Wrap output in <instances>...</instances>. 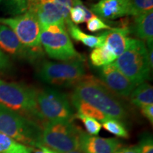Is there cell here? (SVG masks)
Wrapping results in <instances>:
<instances>
[{"mask_svg": "<svg viewBox=\"0 0 153 153\" xmlns=\"http://www.w3.org/2000/svg\"><path fill=\"white\" fill-rule=\"evenodd\" d=\"M71 96L90 104L108 118L122 120L127 118L128 115L125 105L93 76L86 75L78 82Z\"/></svg>", "mask_w": 153, "mask_h": 153, "instance_id": "obj_1", "label": "cell"}, {"mask_svg": "<svg viewBox=\"0 0 153 153\" xmlns=\"http://www.w3.org/2000/svg\"><path fill=\"white\" fill-rule=\"evenodd\" d=\"M0 132L26 146L42 145V126L35 120L0 104Z\"/></svg>", "mask_w": 153, "mask_h": 153, "instance_id": "obj_2", "label": "cell"}, {"mask_svg": "<svg viewBox=\"0 0 153 153\" xmlns=\"http://www.w3.org/2000/svg\"><path fill=\"white\" fill-rule=\"evenodd\" d=\"M37 90L22 84L0 79V104L43 124L45 120L38 111Z\"/></svg>", "mask_w": 153, "mask_h": 153, "instance_id": "obj_3", "label": "cell"}, {"mask_svg": "<svg viewBox=\"0 0 153 153\" xmlns=\"http://www.w3.org/2000/svg\"><path fill=\"white\" fill-rule=\"evenodd\" d=\"M113 63L135 86L150 79L152 69L143 41L130 38L127 48Z\"/></svg>", "mask_w": 153, "mask_h": 153, "instance_id": "obj_4", "label": "cell"}, {"mask_svg": "<svg viewBox=\"0 0 153 153\" xmlns=\"http://www.w3.org/2000/svg\"><path fill=\"white\" fill-rule=\"evenodd\" d=\"M38 79L57 87H74L86 76L84 59L63 62L42 61L38 68Z\"/></svg>", "mask_w": 153, "mask_h": 153, "instance_id": "obj_5", "label": "cell"}, {"mask_svg": "<svg viewBox=\"0 0 153 153\" xmlns=\"http://www.w3.org/2000/svg\"><path fill=\"white\" fill-rule=\"evenodd\" d=\"M82 131L72 120L46 121L42 126V145L59 153L79 150Z\"/></svg>", "mask_w": 153, "mask_h": 153, "instance_id": "obj_6", "label": "cell"}, {"mask_svg": "<svg viewBox=\"0 0 153 153\" xmlns=\"http://www.w3.org/2000/svg\"><path fill=\"white\" fill-rule=\"evenodd\" d=\"M65 26L53 24L41 30V44L47 55L52 59L70 61L83 58L74 48Z\"/></svg>", "mask_w": 153, "mask_h": 153, "instance_id": "obj_7", "label": "cell"}, {"mask_svg": "<svg viewBox=\"0 0 153 153\" xmlns=\"http://www.w3.org/2000/svg\"><path fill=\"white\" fill-rule=\"evenodd\" d=\"M0 24L10 28L25 47L43 57L40 39L42 29L34 13L26 11L14 17L0 18Z\"/></svg>", "mask_w": 153, "mask_h": 153, "instance_id": "obj_8", "label": "cell"}, {"mask_svg": "<svg viewBox=\"0 0 153 153\" xmlns=\"http://www.w3.org/2000/svg\"><path fill=\"white\" fill-rule=\"evenodd\" d=\"M36 101L40 114L46 121L72 120L74 117L68 96L55 89L37 90Z\"/></svg>", "mask_w": 153, "mask_h": 153, "instance_id": "obj_9", "label": "cell"}, {"mask_svg": "<svg viewBox=\"0 0 153 153\" xmlns=\"http://www.w3.org/2000/svg\"><path fill=\"white\" fill-rule=\"evenodd\" d=\"M27 11L35 14L41 29L53 24L65 26L70 20L56 0H28Z\"/></svg>", "mask_w": 153, "mask_h": 153, "instance_id": "obj_10", "label": "cell"}, {"mask_svg": "<svg viewBox=\"0 0 153 153\" xmlns=\"http://www.w3.org/2000/svg\"><path fill=\"white\" fill-rule=\"evenodd\" d=\"M100 81L117 97L127 98L136 87L115 66L114 63L101 68Z\"/></svg>", "mask_w": 153, "mask_h": 153, "instance_id": "obj_11", "label": "cell"}, {"mask_svg": "<svg viewBox=\"0 0 153 153\" xmlns=\"http://www.w3.org/2000/svg\"><path fill=\"white\" fill-rule=\"evenodd\" d=\"M0 50L4 54L30 62L42 58L21 43L12 30L5 25L0 24Z\"/></svg>", "mask_w": 153, "mask_h": 153, "instance_id": "obj_12", "label": "cell"}, {"mask_svg": "<svg viewBox=\"0 0 153 153\" xmlns=\"http://www.w3.org/2000/svg\"><path fill=\"white\" fill-rule=\"evenodd\" d=\"M90 10L101 19L112 20L131 15L133 11L129 0H101L91 5Z\"/></svg>", "mask_w": 153, "mask_h": 153, "instance_id": "obj_13", "label": "cell"}, {"mask_svg": "<svg viewBox=\"0 0 153 153\" xmlns=\"http://www.w3.org/2000/svg\"><path fill=\"white\" fill-rule=\"evenodd\" d=\"M121 146L117 138L90 135L83 131L79 135V150L85 153H115Z\"/></svg>", "mask_w": 153, "mask_h": 153, "instance_id": "obj_14", "label": "cell"}, {"mask_svg": "<svg viewBox=\"0 0 153 153\" xmlns=\"http://www.w3.org/2000/svg\"><path fill=\"white\" fill-rule=\"evenodd\" d=\"M129 33L127 27L113 28L105 32L104 45L118 57L127 48L130 39L128 36Z\"/></svg>", "mask_w": 153, "mask_h": 153, "instance_id": "obj_15", "label": "cell"}, {"mask_svg": "<svg viewBox=\"0 0 153 153\" xmlns=\"http://www.w3.org/2000/svg\"><path fill=\"white\" fill-rule=\"evenodd\" d=\"M128 29L140 41L153 42V11L135 16Z\"/></svg>", "mask_w": 153, "mask_h": 153, "instance_id": "obj_16", "label": "cell"}, {"mask_svg": "<svg viewBox=\"0 0 153 153\" xmlns=\"http://www.w3.org/2000/svg\"><path fill=\"white\" fill-rule=\"evenodd\" d=\"M69 34L71 36L74 41L81 42L86 46L90 48H96L101 47L104 45L105 32L100 34L99 36L89 35L83 32L75 24H74L71 21H69L65 24Z\"/></svg>", "mask_w": 153, "mask_h": 153, "instance_id": "obj_17", "label": "cell"}, {"mask_svg": "<svg viewBox=\"0 0 153 153\" xmlns=\"http://www.w3.org/2000/svg\"><path fill=\"white\" fill-rule=\"evenodd\" d=\"M129 97L131 104L139 108L146 105L153 104L152 86L143 82L135 87Z\"/></svg>", "mask_w": 153, "mask_h": 153, "instance_id": "obj_18", "label": "cell"}, {"mask_svg": "<svg viewBox=\"0 0 153 153\" xmlns=\"http://www.w3.org/2000/svg\"><path fill=\"white\" fill-rule=\"evenodd\" d=\"M71 99V103L74 108L77 111V114L83 115V116H87V117L94 118L101 123L109 118L102 112L91 106L90 104H87L84 101L75 98L74 97H70Z\"/></svg>", "mask_w": 153, "mask_h": 153, "instance_id": "obj_19", "label": "cell"}, {"mask_svg": "<svg viewBox=\"0 0 153 153\" xmlns=\"http://www.w3.org/2000/svg\"><path fill=\"white\" fill-rule=\"evenodd\" d=\"M116 58L117 57L104 45L93 49L89 55L91 65L97 68H102L114 62Z\"/></svg>", "mask_w": 153, "mask_h": 153, "instance_id": "obj_20", "label": "cell"}, {"mask_svg": "<svg viewBox=\"0 0 153 153\" xmlns=\"http://www.w3.org/2000/svg\"><path fill=\"white\" fill-rule=\"evenodd\" d=\"M73 7L69 13L70 20L74 24H81L82 23L87 22L88 21L96 15L83 4L81 0H72Z\"/></svg>", "mask_w": 153, "mask_h": 153, "instance_id": "obj_21", "label": "cell"}, {"mask_svg": "<svg viewBox=\"0 0 153 153\" xmlns=\"http://www.w3.org/2000/svg\"><path fill=\"white\" fill-rule=\"evenodd\" d=\"M33 148L21 144L0 132V153H32Z\"/></svg>", "mask_w": 153, "mask_h": 153, "instance_id": "obj_22", "label": "cell"}, {"mask_svg": "<svg viewBox=\"0 0 153 153\" xmlns=\"http://www.w3.org/2000/svg\"><path fill=\"white\" fill-rule=\"evenodd\" d=\"M106 131L113 135L122 138H128L129 133L126 126L120 120L109 118L102 123L101 125Z\"/></svg>", "mask_w": 153, "mask_h": 153, "instance_id": "obj_23", "label": "cell"}, {"mask_svg": "<svg viewBox=\"0 0 153 153\" xmlns=\"http://www.w3.org/2000/svg\"><path fill=\"white\" fill-rule=\"evenodd\" d=\"M75 116L83 123L86 131H87V133L89 135L96 136L101 131L102 126L98 120L79 114H76Z\"/></svg>", "mask_w": 153, "mask_h": 153, "instance_id": "obj_24", "label": "cell"}, {"mask_svg": "<svg viewBox=\"0 0 153 153\" xmlns=\"http://www.w3.org/2000/svg\"><path fill=\"white\" fill-rule=\"evenodd\" d=\"M131 3L133 16L153 11V0H129Z\"/></svg>", "mask_w": 153, "mask_h": 153, "instance_id": "obj_25", "label": "cell"}, {"mask_svg": "<svg viewBox=\"0 0 153 153\" xmlns=\"http://www.w3.org/2000/svg\"><path fill=\"white\" fill-rule=\"evenodd\" d=\"M87 28L89 32L95 33L102 30H111L113 28L109 25L106 24L103 19L94 16L87 22Z\"/></svg>", "mask_w": 153, "mask_h": 153, "instance_id": "obj_26", "label": "cell"}, {"mask_svg": "<svg viewBox=\"0 0 153 153\" xmlns=\"http://www.w3.org/2000/svg\"><path fill=\"white\" fill-rule=\"evenodd\" d=\"M140 153H153V140L150 134H144L137 145Z\"/></svg>", "mask_w": 153, "mask_h": 153, "instance_id": "obj_27", "label": "cell"}, {"mask_svg": "<svg viewBox=\"0 0 153 153\" xmlns=\"http://www.w3.org/2000/svg\"><path fill=\"white\" fill-rule=\"evenodd\" d=\"M143 116L148 119L151 124L153 123V104L146 105L140 108Z\"/></svg>", "mask_w": 153, "mask_h": 153, "instance_id": "obj_28", "label": "cell"}, {"mask_svg": "<svg viewBox=\"0 0 153 153\" xmlns=\"http://www.w3.org/2000/svg\"><path fill=\"white\" fill-rule=\"evenodd\" d=\"M17 11L20 13H24L27 11L28 0H11Z\"/></svg>", "mask_w": 153, "mask_h": 153, "instance_id": "obj_29", "label": "cell"}, {"mask_svg": "<svg viewBox=\"0 0 153 153\" xmlns=\"http://www.w3.org/2000/svg\"><path fill=\"white\" fill-rule=\"evenodd\" d=\"M10 66L9 57L0 50V70H7L10 68Z\"/></svg>", "mask_w": 153, "mask_h": 153, "instance_id": "obj_30", "label": "cell"}, {"mask_svg": "<svg viewBox=\"0 0 153 153\" xmlns=\"http://www.w3.org/2000/svg\"><path fill=\"white\" fill-rule=\"evenodd\" d=\"M115 153H140V150L138 146H131L120 148Z\"/></svg>", "mask_w": 153, "mask_h": 153, "instance_id": "obj_31", "label": "cell"}, {"mask_svg": "<svg viewBox=\"0 0 153 153\" xmlns=\"http://www.w3.org/2000/svg\"><path fill=\"white\" fill-rule=\"evenodd\" d=\"M38 148H39V150L34 151L33 153H49L46 147L43 146V145H41Z\"/></svg>", "mask_w": 153, "mask_h": 153, "instance_id": "obj_32", "label": "cell"}, {"mask_svg": "<svg viewBox=\"0 0 153 153\" xmlns=\"http://www.w3.org/2000/svg\"><path fill=\"white\" fill-rule=\"evenodd\" d=\"M47 149H48V150L49 153H59V152H55V151L51 150V149H49L48 148H47ZM63 153H85V152H83L82 150H73V151H70V152H63Z\"/></svg>", "mask_w": 153, "mask_h": 153, "instance_id": "obj_33", "label": "cell"}, {"mask_svg": "<svg viewBox=\"0 0 153 153\" xmlns=\"http://www.w3.org/2000/svg\"><path fill=\"white\" fill-rule=\"evenodd\" d=\"M99 1H101V0H99Z\"/></svg>", "mask_w": 153, "mask_h": 153, "instance_id": "obj_34", "label": "cell"}]
</instances>
